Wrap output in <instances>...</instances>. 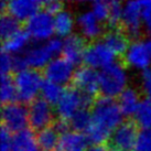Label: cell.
Returning <instances> with one entry per match:
<instances>
[{
    "label": "cell",
    "instance_id": "6da1fadb",
    "mask_svg": "<svg viewBox=\"0 0 151 151\" xmlns=\"http://www.w3.org/2000/svg\"><path fill=\"white\" fill-rule=\"evenodd\" d=\"M92 117L94 126L111 134L122 122L124 114L120 110L118 101L107 96H98L92 106Z\"/></svg>",
    "mask_w": 151,
    "mask_h": 151
},
{
    "label": "cell",
    "instance_id": "7a4b0ae2",
    "mask_svg": "<svg viewBox=\"0 0 151 151\" xmlns=\"http://www.w3.org/2000/svg\"><path fill=\"white\" fill-rule=\"evenodd\" d=\"M99 73V88L104 96L118 97L127 88V72L122 62H114L101 68Z\"/></svg>",
    "mask_w": 151,
    "mask_h": 151
},
{
    "label": "cell",
    "instance_id": "3957f363",
    "mask_svg": "<svg viewBox=\"0 0 151 151\" xmlns=\"http://www.w3.org/2000/svg\"><path fill=\"white\" fill-rule=\"evenodd\" d=\"M43 81V74L35 68L28 67L17 72L13 76V82L17 91L18 101L22 104H30L35 98H38L37 96L41 92Z\"/></svg>",
    "mask_w": 151,
    "mask_h": 151
},
{
    "label": "cell",
    "instance_id": "277c9868",
    "mask_svg": "<svg viewBox=\"0 0 151 151\" xmlns=\"http://www.w3.org/2000/svg\"><path fill=\"white\" fill-rule=\"evenodd\" d=\"M95 98L87 96L73 86L64 88L62 96L55 105V114L59 116V119L68 122L80 109L92 107Z\"/></svg>",
    "mask_w": 151,
    "mask_h": 151
},
{
    "label": "cell",
    "instance_id": "5b68a950",
    "mask_svg": "<svg viewBox=\"0 0 151 151\" xmlns=\"http://www.w3.org/2000/svg\"><path fill=\"white\" fill-rule=\"evenodd\" d=\"M24 30L37 42L47 41L54 33V17L44 9L39 10L24 23Z\"/></svg>",
    "mask_w": 151,
    "mask_h": 151
},
{
    "label": "cell",
    "instance_id": "8992f818",
    "mask_svg": "<svg viewBox=\"0 0 151 151\" xmlns=\"http://www.w3.org/2000/svg\"><path fill=\"white\" fill-rule=\"evenodd\" d=\"M139 136L138 126L134 120H125L111 132L108 140V149L134 151Z\"/></svg>",
    "mask_w": 151,
    "mask_h": 151
},
{
    "label": "cell",
    "instance_id": "52a82bcc",
    "mask_svg": "<svg viewBox=\"0 0 151 151\" xmlns=\"http://www.w3.org/2000/svg\"><path fill=\"white\" fill-rule=\"evenodd\" d=\"M1 122L6 129L16 134L27 128V125L29 124V110L20 101L2 105Z\"/></svg>",
    "mask_w": 151,
    "mask_h": 151
},
{
    "label": "cell",
    "instance_id": "ba28073f",
    "mask_svg": "<svg viewBox=\"0 0 151 151\" xmlns=\"http://www.w3.org/2000/svg\"><path fill=\"white\" fill-rule=\"evenodd\" d=\"M29 110V125L32 130L40 131L50 127L54 119L55 109L42 97L35 98L28 107Z\"/></svg>",
    "mask_w": 151,
    "mask_h": 151
},
{
    "label": "cell",
    "instance_id": "9c48e42d",
    "mask_svg": "<svg viewBox=\"0 0 151 151\" xmlns=\"http://www.w3.org/2000/svg\"><path fill=\"white\" fill-rule=\"evenodd\" d=\"M115 56L103 41H93L86 45L83 54V63L85 66L96 68H104L115 62Z\"/></svg>",
    "mask_w": 151,
    "mask_h": 151
},
{
    "label": "cell",
    "instance_id": "30bf717a",
    "mask_svg": "<svg viewBox=\"0 0 151 151\" xmlns=\"http://www.w3.org/2000/svg\"><path fill=\"white\" fill-rule=\"evenodd\" d=\"M72 86L87 96L96 98L99 88V73L92 67L80 66L74 72L72 78Z\"/></svg>",
    "mask_w": 151,
    "mask_h": 151
},
{
    "label": "cell",
    "instance_id": "8fae6325",
    "mask_svg": "<svg viewBox=\"0 0 151 151\" xmlns=\"http://www.w3.org/2000/svg\"><path fill=\"white\" fill-rule=\"evenodd\" d=\"M142 6L141 1H127L124 4V14H122V29L125 31L127 37L137 41L141 33L142 25Z\"/></svg>",
    "mask_w": 151,
    "mask_h": 151
},
{
    "label": "cell",
    "instance_id": "7c38bea8",
    "mask_svg": "<svg viewBox=\"0 0 151 151\" xmlns=\"http://www.w3.org/2000/svg\"><path fill=\"white\" fill-rule=\"evenodd\" d=\"M74 72L75 71L73 64L70 63L63 56H56L46 64L43 68L42 74L44 80L63 86L72 81Z\"/></svg>",
    "mask_w": 151,
    "mask_h": 151
},
{
    "label": "cell",
    "instance_id": "4fadbf2b",
    "mask_svg": "<svg viewBox=\"0 0 151 151\" xmlns=\"http://www.w3.org/2000/svg\"><path fill=\"white\" fill-rule=\"evenodd\" d=\"M124 63L138 70L145 71L149 67L151 59L148 54L143 41H132L124 54Z\"/></svg>",
    "mask_w": 151,
    "mask_h": 151
},
{
    "label": "cell",
    "instance_id": "5bb4252c",
    "mask_svg": "<svg viewBox=\"0 0 151 151\" xmlns=\"http://www.w3.org/2000/svg\"><path fill=\"white\" fill-rule=\"evenodd\" d=\"M42 8V1L39 0H11L7 4V13L18 21H28L30 18Z\"/></svg>",
    "mask_w": 151,
    "mask_h": 151
},
{
    "label": "cell",
    "instance_id": "9a60e30c",
    "mask_svg": "<svg viewBox=\"0 0 151 151\" xmlns=\"http://www.w3.org/2000/svg\"><path fill=\"white\" fill-rule=\"evenodd\" d=\"M22 54L27 61L28 67L35 70L44 68L46 64L54 58L49 50L46 43H35L29 45Z\"/></svg>",
    "mask_w": 151,
    "mask_h": 151
},
{
    "label": "cell",
    "instance_id": "2e32d148",
    "mask_svg": "<svg viewBox=\"0 0 151 151\" xmlns=\"http://www.w3.org/2000/svg\"><path fill=\"white\" fill-rule=\"evenodd\" d=\"M85 47H86L85 39L82 35L72 33L63 40L62 56L73 65H76L83 61Z\"/></svg>",
    "mask_w": 151,
    "mask_h": 151
},
{
    "label": "cell",
    "instance_id": "e0dca14e",
    "mask_svg": "<svg viewBox=\"0 0 151 151\" xmlns=\"http://www.w3.org/2000/svg\"><path fill=\"white\" fill-rule=\"evenodd\" d=\"M76 22L80 27L84 39L95 40L98 37H101L103 33L101 22L94 16L92 10H86L81 12L76 18Z\"/></svg>",
    "mask_w": 151,
    "mask_h": 151
},
{
    "label": "cell",
    "instance_id": "ac0fdd59",
    "mask_svg": "<svg viewBox=\"0 0 151 151\" xmlns=\"http://www.w3.org/2000/svg\"><path fill=\"white\" fill-rule=\"evenodd\" d=\"M87 136L74 130H68L60 134L58 151H87L88 147Z\"/></svg>",
    "mask_w": 151,
    "mask_h": 151
},
{
    "label": "cell",
    "instance_id": "d6986e66",
    "mask_svg": "<svg viewBox=\"0 0 151 151\" xmlns=\"http://www.w3.org/2000/svg\"><path fill=\"white\" fill-rule=\"evenodd\" d=\"M101 41L115 55H124L129 46V38L122 28L109 29L103 34Z\"/></svg>",
    "mask_w": 151,
    "mask_h": 151
},
{
    "label": "cell",
    "instance_id": "ffe728a7",
    "mask_svg": "<svg viewBox=\"0 0 151 151\" xmlns=\"http://www.w3.org/2000/svg\"><path fill=\"white\" fill-rule=\"evenodd\" d=\"M11 151H41L33 130L25 128L11 137Z\"/></svg>",
    "mask_w": 151,
    "mask_h": 151
},
{
    "label": "cell",
    "instance_id": "44dd1931",
    "mask_svg": "<svg viewBox=\"0 0 151 151\" xmlns=\"http://www.w3.org/2000/svg\"><path fill=\"white\" fill-rule=\"evenodd\" d=\"M117 101L124 116H134L141 99L139 97L138 92L134 88L127 87L118 96Z\"/></svg>",
    "mask_w": 151,
    "mask_h": 151
},
{
    "label": "cell",
    "instance_id": "7402d4cb",
    "mask_svg": "<svg viewBox=\"0 0 151 151\" xmlns=\"http://www.w3.org/2000/svg\"><path fill=\"white\" fill-rule=\"evenodd\" d=\"M30 35L25 30H20L19 32L13 34L12 37L4 40L2 43V51H6L10 54H21V52H24L28 47L30 41Z\"/></svg>",
    "mask_w": 151,
    "mask_h": 151
},
{
    "label": "cell",
    "instance_id": "603a6c76",
    "mask_svg": "<svg viewBox=\"0 0 151 151\" xmlns=\"http://www.w3.org/2000/svg\"><path fill=\"white\" fill-rule=\"evenodd\" d=\"M37 140L41 151H54L58 149L60 140V134L53 126H50L38 131Z\"/></svg>",
    "mask_w": 151,
    "mask_h": 151
},
{
    "label": "cell",
    "instance_id": "cb8c5ba5",
    "mask_svg": "<svg viewBox=\"0 0 151 151\" xmlns=\"http://www.w3.org/2000/svg\"><path fill=\"white\" fill-rule=\"evenodd\" d=\"M74 27V18L68 10L63 9L58 14L54 16V31L59 37L66 38L72 34Z\"/></svg>",
    "mask_w": 151,
    "mask_h": 151
},
{
    "label": "cell",
    "instance_id": "d4e9b609",
    "mask_svg": "<svg viewBox=\"0 0 151 151\" xmlns=\"http://www.w3.org/2000/svg\"><path fill=\"white\" fill-rule=\"evenodd\" d=\"M134 122L141 130H149L151 128V99L142 98L134 115Z\"/></svg>",
    "mask_w": 151,
    "mask_h": 151
},
{
    "label": "cell",
    "instance_id": "484cf974",
    "mask_svg": "<svg viewBox=\"0 0 151 151\" xmlns=\"http://www.w3.org/2000/svg\"><path fill=\"white\" fill-rule=\"evenodd\" d=\"M68 122L74 131L86 134L93 124L92 113L88 108H82L68 120Z\"/></svg>",
    "mask_w": 151,
    "mask_h": 151
},
{
    "label": "cell",
    "instance_id": "4316f807",
    "mask_svg": "<svg viewBox=\"0 0 151 151\" xmlns=\"http://www.w3.org/2000/svg\"><path fill=\"white\" fill-rule=\"evenodd\" d=\"M64 92L63 86L59 84H55L53 82H50L47 80H44L42 83V87H41V97L44 101H46L51 105H56L58 101L62 96Z\"/></svg>",
    "mask_w": 151,
    "mask_h": 151
},
{
    "label": "cell",
    "instance_id": "83f0119b",
    "mask_svg": "<svg viewBox=\"0 0 151 151\" xmlns=\"http://www.w3.org/2000/svg\"><path fill=\"white\" fill-rule=\"evenodd\" d=\"M21 30L20 23L16 18H13L11 14L4 12L0 17V35L2 40H7L13 34H16Z\"/></svg>",
    "mask_w": 151,
    "mask_h": 151
},
{
    "label": "cell",
    "instance_id": "f1b7e54d",
    "mask_svg": "<svg viewBox=\"0 0 151 151\" xmlns=\"http://www.w3.org/2000/svg\"><path fill=\"white\" fill-rule=\"evenodd\" d=\"M0 97L2 105L17 101V91L13 82V77L10 75H1V88H0Z\"/></svg>",
    "mask_w": 151,
    "mask_h": 151
},
{
    "label": "cell",
    "instance_id": "f546056e",
    "mask_svg": "<svg viewBox=\"0 0 151 151\" xmlns=\"http://www.w3.org/2000/svg\"><path fill=\"white\" fill-rule=\"evenodd\" d=\"M122 14H124V4L120 1L117 0L109 1V17L107 21L109 29H118L122 27Z\"/></svg>",
    "mask_w": 151,
    "mask_h": 151
},
{
    "label": "cell",
    "instance_id": "4dcf8cb0",
    "mask_svg": "<svg viewBox=\"0 0 151 151\" xmlns=\"http://www.w3.org/2000/svg\"><path fill=\"white\" fill-rule=\"evenodd\" d=\"M92 12L101 22H107L109 17V2L103 0L92 2Z\"/></svg>",
    "mask_w": 151,
    "mask_h": 151
},
{
    "label": "cell",
    "instance_id": "1f68e13d",
    "mask_svg": "<svg viewBox=\"0 0 151 151\" xmlns=\"http://www.w3.org/2000/svg\"><path fill=\"white\" fill-rule=\"evenodd\" d=\"M134 151H151V132L149 130H141L139 132Z\"/></svg>",
    "mask_w": 151,
    "mask_h": 151
},
{
    "label": "cell",
    "instance_id": "d6a6232c",
    "mask_svg": "<svg viewBox=\"0 0 151 151\" xmlns=\"http://www.w3.org/2000/svg\"><path fill=\"white\" fill-rule=\"evenodd\" d=\"M0 71L1 75H9L13 71V55L6 51H2L0 55Z\"/></svg>",
    "mask_w": 151,
    "mask_h": 151
},
{
    "label": "cell",
    "instance_id": "836d02e7",
    "mask_svg": "<svg viewBox=\"0 0 151 151\" xmlns=\"http://www.w3.org/2000/svg\"><path fill=\"white\" fill-rule=\"evenodd\" d=\"M142 6V24L145 25V29L147 33L151 35V1L150 0H145L141 1Z\"/></svg>",
    "mask_w": 151,
    "mask_h": 151
},
{
    "label": "cell",
    "instance_id": "e575fe53",
    "mask_svg": "<svg viewBox=\"0 0 151 151\" xmlns=\"http://www.w3.org/2000/svg\"><path fill=\"white\" fill-rule=\"evenodd\" d=\"M11 137L12 134L8 129L1 126L0 130V151H11Z\"/></svg>",
    "mask_w": 151,
    "mask_h": 151
},
{
    "label": "cell",
    "instance_id": "d590c367",
    "mask_svg": "<svg viewBox=\"0 0 151 151\" xmlns=\"http://www.w3.org/2000/svg\"><path fill=\"white\" fill-rule=\"evenodd\" d=\"M45 43L54 58H56L58 54L62 53V51H63V40H61L59 37H53L50 40H47Z\"/></svg>",
    "mask_w": 151,
    "mask_h": 151
},
{
    "label": "cell",
    "instance_id": "8d00e7d4",
    "mask_svg": "<svg viewBox=\"0 0 151 151\" xmlns=\"http://www.w3.org/2000/svg\"><path fill=\"white\" fill-rule=\"evenodd\" d=\"M42 8L46 12L50 14H58L60 11L63 10V2L58 1V0H47V1H42Z\"/></svg>",
    "mask_w": 151,
    "mask_h": 151
},
{
    "label": "cell",
    "instance_id": "74e56055",
    "mask_svg": "<svg viewBox=\"0 0 151 151\" xmlns=\"http://www.w3.org/2000/svg\"><path fill=\"white\" fill-rule=\"evenodd\" d=\"M141 78H142L143 92L148 98L151 99V67H148L145 71H142Z\"/></svg>",
    "mask_w": 151,
    "mask_h": 151
},
{
    "label": "cell",
    "instance_id": "f35d334b",
    "mask_svg": "<svg viewBox=\"0 0 151 151\" xmlns=\"http://www.w3.org/2000/svg\"><path fill=\"white\" fill-rule=\"evenodd\" d=\"M24 68H28V64L25 61L23 54H16L13 55V71L20 72Z\"/></svg>",
    "mask_w": 151,
    "mask_h": 151
},
{
    "label": "cell",
    "instance_id": "ab89813d",
    "mask_svg": "<svg viewBox=\"0 0 151 151\" xmlns=\"http://www.w3.org/2000/svg\"><path fill=\"white\" fill-rule=\"evenodd\" d=\"M87 151H108V149L105 146H99V145H92L88 148Z\"/></svg>",
    "mask_w": 151,
    "mask_h": 151
},
{
    "label": "cell",
    "instance_id": "60d3db41",
    "mask_svg": "<svg viewBox=\"0 0 151 151\" xmlns=\"http://www.w3.org/2000/svg\"><path fill=\"white\" fill-rule=\"evenodd\" d=\"M143 44L146 46V50H147L148 54H149V56H150L151 59V37H148V38L145 39L143 40Z\"/></svg>",
    "mask_w": 151,
    "mask_h": 151
},
{
    "label": "cell",
    "instance_id": "b9f144b4",
    "mask_svg": "<svg viewBox=\"0 0 151 151\" xmlns=\"http://www.w3.org/2000/svg\"><path fill=\"white\" fill-rule=\"evenodd\" d=\"M108 151H120V150H116V149H108Z\"/></svg>",
    "mask_w": 151,
    "mask_h": 151
},
{
    "label": "cell",
    "instance_id": "7bdbcfd3",
    "mask_svg": "<svg viewBox=\"0 0 151 151\" xmlns=\"http://www.w3.org/2000/svg\"><path fill=\"white\" fill-rule=\"evenodd\" d=\"M149 131H150V132H151V128H150V129H149Z\"/></svg>",
    "mask_w": 151,
    "mask_h": 151
},
{
    "label": "cell",
    "instance_id": "ee69618b",
    "mask_svg": "<svg viewBox=\"0 0 151 151\" xmlns=\"http://www.w3.org/2000/svg\"><path fill=\"white\" fill-rule=\"evenodd\" d=\"M54 151H58V150H54Z\"/></svg>",
    "mask_w": 151,
    "mask_h": 151
}]
</instances>
